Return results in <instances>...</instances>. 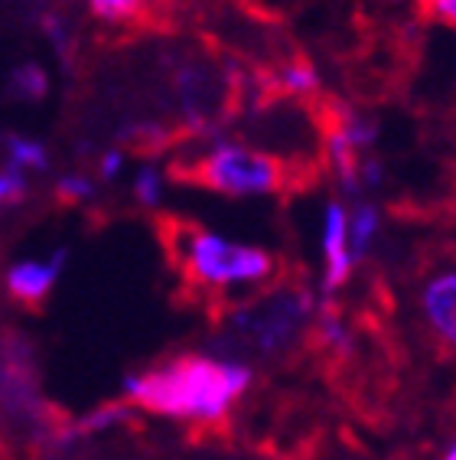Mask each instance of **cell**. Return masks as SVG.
Returning a JSON list of instances; mask_svg holds the SVG:
<instances>
[{
    "instance_id": "14",
    "label": "cell",
    "mask_w": 456,
    "mask_h": 460,
    "mask_svg": "<svg viewBox=\"0 0 456 460\" xmlns=\"http://www.w3.org/2000/svg\"><path fill=\"white\" fill-rule=\"evenodd\" d=\"M277 82H281V89L294 98H310L320 92V72H316L310 62H290V66H284Z\"/></svg>"
},
{
    "instance_id": "18",
    "label": "cell",
    "mask_w": 456,
    "mask_h": 460,
    "mask_svg": "<svg viewBox=\"0 0 456 460\" xmlns=\"http://www.w3.org/2000/svg\"><path fill=\"white\" fill-rule=\"evenodd\" d=\"M127 170V154L121 147H108L101 157H98V183H118Z\"/></svg>"
},
{
    "instance_id": "2",
    "label": "cell",
    "mask_w": 456,
    "mask_h": 460,
    "mask_svg": "<svg viewBox=\"0 0 456 460\" xmlns=\"http://www.w3.org/2000/svg\"><path fill=\"white\" fill-rule=\"evenodd\" d=\"M176 258L186 278L212 294L255 291L274 275V258L267 248L235 242L222 232L199 226H189L176 235Z\"/></svg>"
},
{
    "instance_id": "8",
    "label": "cell",
    "mask_w": 456,
    "mask_h": 460,
    "mask_svg": "<svg viewBox=\"0 0 456 460\" xmlns=\"http://www.w3.org/2000/svg\"><path fill=\"white\" fill-rule=\"evenodd\" d=\"M346 235H349V252L355 258V265H362L381 235V209L365 196L352 199L346 206Z\"/></svg>"
},
{
    "instance_id": "7",
    "label": "cell",
    "mask_w": 456,
    "mask_h": 460,
    "mask_svg": "<svg viewBox=\"0 0 456 460\" xmlns=\"http://www.w3.org/2000/svg\"><path fill=\"white\" fill-rule=\"evenodd\" d=\"M421 314L440 343H456V271L443 268L421 288Z\"/></svg>"
},
{
    "instance_id": "19",
    "label": "cell",
    "mask_w": 456,
    "mask_h": 460,
    "mask_svg": "<svg viewBox=\"0 0 456 460\" xmlns=\"http://www.w3.org/2000/svg\"><path fill=\"white\" fill-rule=\"evenodd\" d=\"M424 10H427L430 20H437V23H443V27H453L456 0H424Z\"/></svg>"
},
{
    "instance_id": "13",
    "label": "cell",
    "mask_w": 456,
    "mask_h": 460,
    "mask_svg": "<svg viewBox=\"0 0 456 460\" xmlns=\"http://www.w3.org/2000/svg\"><path fill=\"white\" fill-rule=\"evenodd\" d=\"M313 317H316V337H320V343L336 349V353H346L352 343V333H349V323H346V317H342L339 310L316 307Z\"/></svg>"
},
{
    "instance_id": "9",
    "label": "cell",
    "mask_w": 456,
    "mask_h": 460,
    "mask_svg": "<svg viewBox=\"0 0 456 460\" xmlns=\"http://www.w3.org/2000/svg\"><path fill=\"white\" fill-rule=\"evenodd\" d=\"M7 92L23 105H39L49 95V72L39 62H20L7 75Z\"/></svg>"
},
{
    "instance_id": "5",
    "label": "cell",
    "mask_w": 456,
    "mask_h": 460,
    "mask_svg": "<svg viewBox=\"0 0 456 460\" xmlns=\"http://www.w3.org/2000/svg\"><path fill=\"white\" fill-rule=\"evenodd\" d=\"M320 255H323V291L336 294L355 275V258L349 252V235H346V203L329 199L320 216Z\"/></svg>"
},
{
    "instance_id": "6",
    "label": "cell",
    "mask_w": 456,
    "mask_h": 460,
    "mask_svg": "<svg viewBox=\"0 0 456 460\" xmlns=\"http://www.w3.org/2000/svg\"><path fill=\"white\" fill-rule=\"evenodd\" d=\"M62 271H66V252L62 248L43 258H20L4 271V291L17 304L36 307L56 291Z\"/></svg>"
},
{
    "instance_id": "15",
    "label": "cell",
    "mask_w": 456,
    "mask_h": 460,
    "mask_svg": "<svg viewBox=\"0 0 456 460\" xmlns=\"http://www.w3.org/2000/svg\"><path fill=\"white\" fill-rule=\"evenodd\" d=\"M56 193L66 199V203H88V199H95L98 193V180L85 170H69V173H62L59 183H56Z\"/></svg>"
},
{
    "instance_id": "20",
    "label": "cell",
    "mask_w": 456,
    "mask_h": 460,
    "mask_svg": "<svg viewBox=\"0 0 456 460\" xmlns=\"http://www.w3.org/2000/svg\"><path fill=\"white\" fill-rule=\"evenodd\" d=\"M440 460H456V447H453V444H450L447 451H443V457H440Z\"/></svg>"
},
{
    "instance_id": "17",
    "label": "cell",
    "mask_w": 456,
    "mask_h": 460,
    "mask_svg": "<svg viewBox=\"0 0 456 460\" xmlns=\"http://www.w3.org/2000/svg\"><path fill=\"white\" fill-rule=\"evenodd\" d=\"M27 186H30V177L17 173L13 167H0V213L10 209V206H17L23 196H27Z\"/></svg>"
},
{
    "instance_id": "11",
    "label": "cell",
    "mask_w": 456,
    "mask_h": 460,
    "mask_svg": "<svg viewBox=\"0 0 456 460\" xmlns=\"http://www.w3.org/2000/svg\"><path fill=\"white\" fill-rule=\"evenodd\" d=\"M131 193L144 209H160L163 199H167V173H163V167H157L153 160L141 164V167L134 170Z\"/></svg>"
},
{
    "instance_id": "10",
    "label": "cell",
    "mask_w": 456,
    "mask_h": 460,
    "mask_svg": "<svg viewBox=\"0 0 456 460\" xmlns=\"http://www.w3.org/2000/svg\"><path fill=\"white\" fill-rule=\"evenodd\" d=\"M49 147L36 137L27 134H13L7 137V167H13L23 177H33V173H46L49 170Z\"/></svg>"
},
{
    "instance_id": "12",
    "label": "cell",
    "mask_w": 456,
    "mask_h": 460,
    "mask_svg": "<svg viewBox=\"0 0 456 460\" xmlns=\"http://www.w3.org/2000/svg\"><path fill=\"white\" fill-rule=\"evenodd\" d=\"M134 408L127 402H114V405H101L95 411H88L85 418H79L75 425H72V434L82 438V434H101V431H111V428L124 425L127 418H131Z\"/></svg>"
},
{
    "instance_id": "4",
    "label": "cell",
    "mask_w": 456,
    "mask_h": 460,
    "mask_svg": "<svg viewBox=\"0 0 456 460\" xmlns=\"http://www.w3.org/2000/svg\"><path fill=\"white\" fill-rule=\"evenodd\" d=\"M316 297L310 291H274L255 304H245L232 314L235 337L251 343L258 353H284L297 333L307 327L316 314Z\"/></svg>"
},
{
    "instance_id": "3",
    "label": "cell",
    "mask_w": 456,
    "mask_h": 460,
    "mask_svg": "<svg viewBox=\"0 0 456 460\" xmlns=\"http://www.w3.org/2000/svg\"><path fill=\"white\" fill-rule=\"evenodd\" d=\"M196 177L212 193H222L228 199H261V196H274L284 186V167L267 151H258L245 141L219 137L199 157Z\"/></svg>"
},
{
    "instance_id": "16",
    "label": "cell",
    "mask_w": 456,
    "mask_h": 460,
    "mask_svg": "<svg viewBox=\"0 0 456 460\" xmlns=\"http://www.w3.org/2000/svg\"><path fill=\"white\" fill-rule=\"evenodd\" d=\"M88 7L105 23H124V20L137 17L147 7V0H88Z\"/></svg>"
},
{
    "instance_id": "1",
    "label": "cell",
    "mask_w": 456,
    "mask_h": 460,
    "mask_svg": "<svg viewBox=\"0 0 456 460\" xmlns=\"http://www.w3.org/2000/svg\"><path fill=\"white\" fill-rule=\"evenodd\" d=\"M255 385V369L241 356L183 353L121 382V402L180 425H215Z\"/></svg>"
}]
</instances>
